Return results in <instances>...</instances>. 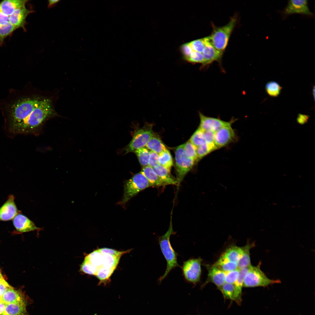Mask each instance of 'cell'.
I'll list each match as a JSON object with an SVG mask.
<instances>
[{"label":"cell","instance_id":"1","mask_svg":"<svg viewBox=\"0 0 315 315\" xmlns=\"http://www.w3.org/2000/svg\"><path fill=\"white\" fill-rule=\"evenodd\" d=\"M53 113L51 101L48 99L40 100L29 116L24 127L23 134L36 133L44 121Z\"/></svg>","mask_w":315,"mask_h":315},{"label":"cell","instance_id":"2","mask_svg":"<svg viewBox=\"0 0 315 315\" xmlns=\"http://www.w3.org/2000/svg\"><path fill=\"white\" fill-rule=\"evenodd\" d=\"M237 14L231 17L229 22L221 27H217L211 23L212 31L208 36L209 41L217 50L223 53L228 45L231 34L237 22Z\"/></svg>","mask_w":315,"mask_h":315},{"label":"cell","instance_id":"3","mask_svg":"<svg viewBox=\"0 0 315 315\" xmlns=\"http://www.w3.org/2000/svg\"><path fill=\"white\" fill-rule=\"evenodd\" d=\"M168 229L167 232L163 235L159 237V243L161 252L167 262V267L164 274L159 279L161 281L170 272L173 268L179 267L177 260V253L174 251L171 246L170 238L171 236L175 234L173 229L172 216Z\"/></svg>","mask_w":315,"mask_h":315},{"label":"cell","instance_id":"4","mask_svg":"<svg viewBox=\"0 0 315 315\" xmlns=\"http://www.w3.org/2000/svg\"><path fill=\"white\" fill-rule=\"evenodd\" d=\"M150 187L148 181L141 172L135 174L125 182L123 195L119 204L124 206L129 200L139 192Z\"/></svg>","mask_w":315,"mask_h":315},{"label":"cell","instance_id":"5","mask_svg":"<svg viewBox=\"0 0 315 315\" xmlns=\"http://www.w3.org/2000/svg\"><path fill=\"white\" fill-rule=\"evenodd\" d=\"M259 262L256 266L251 265L244 278L243 286L253 287L258 286L266 287L270 285L281 282L279 280L269 279L262 271Z\"/></svg>","mask_w":315,"mask_h":315},{"label":"cell","instance_id":"6","mask_svg":"<svg viewBox=\"0 0 315 315\" xmlns=\"http://www.w3.org/2000/svg\"><path fill=\"white\" fill-rule=\"evenodd\" d=\"M154 135L152 126L146 124L143 127L135 130L132 139L123 150L124 154L134 152L135 150L145 147Z\"/></svg>","mask_w":315,"mask_h":315},{"label":"cell","instance_id":"7","mask_svg":"<svg viewBox=\"0 0 315 315\" xmlns=\"http://www.w3.org/2000/svg\"><path fill=\"white\" fill-rule=\"evenodd\" d=\"M184 145L183 144L179 146L175 150L176 179L177 185L178 186L186 174L193 167L195 162L186 155L184 150Z\"/></svg>","mask_w":315,"mask_h":315},{"label":"cell","instance_id":"8","mask_svg":"<svg viewBox=\"0 0 315 315\" xmlns=\"http://www.w3.org/2000/svg\"><path fill=\"white\" fill-rule=\"evenodd\" d=\"M200 258L191 259L184 262L182 269L185 279L188 281L195 284L200 280L201 273Z\"/></svg>","mask_w":315,"mask_h":315},{"label":"cell","instance_id":"9","mask_svg":"<svg viewBox=\"0 0 315 315\" xmlns=\"http://www.w3.org/2000/svg\"><path fill=\"white\" fill-rule=\"evenodd\" d=\"M199 114L200 123L198 128L204 132L210 131L215 132L223 127L231 126L236 120V119H232L226 121L219 118L206 116L200 112Z\"/></svg>","mask_w":315,"mask_h":315},{"label":"cell","instance_id":"10","mask_svg":"<svg viewBox=\"0 0 315 315\" xmlns=\"http://www.w3.org/2000/svg\"><path fill=\"white\" fill-rule=\"evenodd\" d=\"M237 137L231 126L223 127L215 132V144L218 149L235 142Z\"/></svg>","mask_w":315,"mask_h":315},{"label":"cell","instance_id":"11","mask_svg":"<svg viewBox=\"0 0 315 315\" xmlns=\"http://www.w3.org/2000/svg\"><path fill=\"white\" fill-rule=\"evenodd\" d=\"M281 13L284 17L296 13L309 16L313 15L309 8L307 0H289Z\"/></svg>","mask_w":315,"mask_h":315},{"label":"cell","instance_id":"12","mask_svg":"<svg viewBox=\"0 0 315 315\" xmlns=\"http://www.w3.org/2000/svg\"><path fill=\"white\" fill-rule=\"evenodd\" d=\"M15 197L10 195L6 202L0 207V221L12 220L21 211L18 210L15 202Z\"/></svg>","mask_w":315,"mask_h":315},{"label":"cell","instance_id":"13","mask_svg":"<svg viewBox=\"0 0 315 315\" xmlns=\"http://www.w3.org/2000/svg\"><path fill=\"white\" fill-rule=\"evenodd\" d=\"M206 37L205 48L202 54L204 59V63L202 66L203 68L217 61L221 63L223 53L216 49L210 42L208 36Z\"/></svg>","mask_w":315,"mask_h":315},{"label":"cell","instance_id":"14","mask_svg":"<svg viewBox=\"0 0 315 315\" xmlns=\"http://www.w3.org/2000/svg\"><path fill=\"white\" fill-rule=\"evenodd\" d=\"M13 223L16 230L20 232H29L40 229L32 221L21 212L13 219Z\"/></svg>","mask_w":315,"mask_h":315},{"label":"cell","instance_id":"15","mask_svg":"<svg viewBox=\"0 0 315 315\" xmlns=\"http://www.w3.org/2000/svg\"><path fill=\"white\" fill-rule=\"evenodd\" d=\"M33 11L25 6H24L16 10L8 16L9 22L16 29L22 28L24 29L27 17Z\"/></svg>","mask_w":315,"mask_h":315},{"label":"cell","instance_id":"16","mask_svg":"<svg viewBox=\"0 0 315 315\" xmlns=\"http://www.w3.org/2000/svg\"><path fill=\"white\" fill-rule=\"evenodd\" d=\"M28 1L25 0H4L0 3L3 13L9 16L16 10L25 6Z\"/></svg>","mask_w":315,"mask_h":315},{"label":"cell","instance_id":"17","mask_svg":"<svg viewBox=\"0 0 315 315\" xmlns=\"http://www.w3.org/2000/svg\"><path fill=\"white\" fill-rule=\"evenodd\" d=\"M28 302V300L7 304L2 315H29L26 310Z\"/></svg>","mask_w":315,"mask_h":315},{"label":"cell","instance_id":"18","mask_svg":"<svg viewBox=\"0 0 315 315\" xmlns=\"http://www.w3.org/2000/svg\"><path fill=\"white\" fill-rule=\"evenodd\" d=\"M0 298L1 301L6 304L28 300H29V298H27L21 292L14 289L12 287L7 290L0 297Z\"/></svg>","mask_w":315,"mask_h":315},{"label":"cell","instance_id":"19","mask_svg":"<svg viewBox=\"0 0 315 315\" xmlns=\"http://www.w3.org/2000/svg\"><path fill=\"white\" fill-rule=\"evenodd\" d=\"M141 172L147 179L150 187H159L167 185L152 167L148 166L143 167Z\"/></svg>","mask_w":315,"mask_h":315},{"label":"cell","instance_id":"20","mask_svg":"<svg viewBox=\"0 0 315 315\" xmlns=\"http://www.w3.org/2000/svg\"><path fill=\"white\" fill-rule=\"evenodd\" d=\"M225 272L213 265L208 269V280L215 284L218 288L225 283Z\"/></svg>","mask_w":315,"mask_h":315},{"label":"cell","instance_id":"21","mask_svg":"<svg viewBox=\"0 0 315 315\" xmlns=\"http://www.w3.org/2000/svg\"><path fill=\"white\" fill-rule=\"evenodd\" d=\"M218 288L225 298L240 303L241 295L236 291L234 284L225 283Z\"/></svg>","mask_w":315,"mask_h":315},{"label":"cell","instance_id":"22","mask_svg":"<svg viewBox=\"0 0 315 315\" xmlns=\"http://www.w3.org/2000/svg\"><path fill=\"white\" fill-rule=\"evenodd\" d=\"M154 171L167 185H177L176 178L171 175L170 170L159 164L153 168Z\"/></svg>","mask_w":315,"mask_h":315},{"label":"cell","instance_id":"23","mask_svg":"<svg viewBox=\"0 0 315 315\" xmlns=\"http://www.w3.org/2000/svg\"><path fill=\"white\" fill-rule=\"evenodd\" d=\"M254 245L253 244L248 243L245 246L241 247L242 253L241 258L237 263L238 269H241L251 265L250 251Z\"/></svg>","mask_w":315,"mask_h":315},{"label":"cell","instance_id":"24","mask_svg":"<svg viewBox=\"0 0 315 315\" xmlns=\"http://www.w3.org/2000/svg\"><path fill=\"white\" fill-rule=\"evenodd\" d=\"M242 253L241 247L233 246L227 249L221 256L230 262L238 263L241 258Z\"/></svg>","mask_w":315,"mask_h":315},{"label":"cell","instance_id":"25","mask_svg":"<svg viewBox=\"0 0 315 315\" xmlns=\"http://www.w3.org/2000/svg\"><path fill=\"white\" fill-rule=\"evenodd\" d=\"M146 147L158 154L167 149L160 139L153 135L148 141Z\"/></svg>","mask_w":315,"mask_h":315},{"label":"cell","instance_id":"26","mask_svg":"<svg viewBox=\"0 0 315 315\" xmlns=\"http://www.w3.org/2000/svg\"><path fill=\"white\" fill-rule=\"evenodd\" d=\"M213 265L225 272L238 268L237 262H230L222 256Z\"/></svg>","mask_w":315,"mask_h":315},{"label":"cell","instance_id":"27","mask_svg":"<svg viewBox=\"0 0 315 315\" xmlns=\"http://www.w3.org/2000/svg\"><path fill=\"white\" fill-rule=\"evenodd\" d=\"M84 259L88 260L94 266L97 267L98 269L102 265L103 255L98 249L88 255Z\"/></svg>","mask_w":315,"mask_h":315},{"label":"cell","instance_id":"28","mask_svg":"<svg viewBox=\"0 0 315 315\" xmlns=\"http://www.w3.org/2000/svg\"><path fill=\"white\" fill-rule=\"evenodd\" d=\"M133 152L136 155L141 165L144 167L148 165L150 151L146 147L137 150Z\"/></svg>","mask_w":315,"mask_h":315},{"label":"cell","instance_id":"29","mask_svg":"<svg viewBox=\"0 0 315 315\" xmlns=\"http://www.w3.org/2000/svg\"><path fill=\"white\" fill-rule=\"evenodd\" d=\"M102 264L101 267L106 268H116L120 257L109 254H102Z\"/></svg>","mask_w":315,"mask_h":315},{"label":"cell","instance_id":"30","mask_svg":"<svg viewBox=\"0 0 315 315\" xmlns=\"http://www.w3.org/2000/svg\"><path fill=\"white\" fill-rule=\"evenodd\" d=\"M160 164L170 170L173 165V160L171 154L167 149L159 154Z\"/></svg>","mask_w":315,"mask_h":315},{"label":"cell","instance_id":"31","mask_svg":"<svg viewBox=\"0 0 315 315\" xmlns=\"http://www.w3.org/2000/svg\"><path fill=\"white\" fill-rule=\"evenodd\" d=\"M218 149L215 145H210L204 142L197 148L198 160L201 159L211 152Z\"/></svg>","mask_w":315,"mask_h":315},{"label":"cell","instance_id":"32","mask_svg":"<svg viewBox=\"0 0 315 315\" xmlns=\"http://www.w3.org/2000/svg\"><path fill=\"white\" fill-rule=\"evenodd\" d=\"M16 29L9 22L0 24V42L2 43L7 36Z\"/></svg>","mask_w":315,"mask_h":315},{"label":"cell","instance_id":"33","mask_svg":"<svg viewBox=\"0 0 315 315\" xmlns=\"http://www.w3.org/2000/svg\"><path fill=\"white\" fill-rule=\"evenodd\" d=\"M265 88L266 92L269 96L276 97L280 93L282 88L277 82L270 81L266 83Z\"/></svg>","mask_w":315,"mask_h":315},{"label":"cell","instance_id":"34","mask_svg":"<svg viewBox=\"0 0 315 315\" xmlns=\"http://www.w3.org/2000/svg\"><path fill=\"white\" fill-rule=\"evenodd\" d=\"M189 141L196 147H197L205 142L204 132L198 128L191 137Z\"/></svg>","mask_w":315,"mask_h":315},{"label":"cell","instance_id":"35","mask_svg":"<svg viewBox=\"0 0 315 315\" xmlns=\"http://www.w3.org/2000/svg\"><path fill=\"white\" fill-rule=\"evenodd\" d=\"M251 265L240 269L239 276L234 284L236 291L240 295H242V288L244 278Z\"/></svg>","mask_w":315,"mask_h":315},{"label":"cell","instance_id":"36","mask_svg":"<svg viewBox=\"0 0 315 315\" xmlns=\"http://www.w3.org/2000/svg\"><path fill=\"white\" fill-rule=\"evenodd\" d=\"M115 269L101 267L98 268L96 276L101 282H103L108 280Z\"/></svg>","mask_w":315,"mask_h":315},{"label":"cell","instance_id":"37","mask_svg":"<svg viewBox=\"0 0 315 315\" xmlns=\"http://www.w3.org/2000/svg\"><path fill=\"white\" fill-rule=\"evenodd\" d=\"M184 145V150L186 155L195 161L198 160L197 147L189 141Z\"/></svg>","mask_w":315,"mask_h":315},{"label":"cell","instance_id":"38","mask_svg":"<svg viewBox=\"0 0 315 315\" xmlns=\"http://www.w3.org/2000/svg\"><path fill=\"white\" fill-rule=\"evenodd\" d=\"M98 269L88 260L85 259L80 266V270L85 274L96 275Z\"/></svg>","mask_w":315,"mask_h":315},{"label":"cell","instance_id":"39","mask_svg":"<svg viewBox=\"0 0 315 315\" xmlns=\"http://www.w3.org/2000/svg\"><path fill=\"white\" fill-rule=\"evenodd\" d=\"M206 37L193 41L189 43L193 51L202 53L205 48Z\"/></svg>","mask_w":315,"mask_h":315},{"label":"cell","instance_id":"40","mask_svg":"<svg viewBox=\"0 0 315 315\" xmlns=\"http://www.w3.org/2000/svg\"><path fill=\"white\" fill-rule=\"evenodd\" d=\"M185 60L190 63L201 64L202 65L204 63V59L202 54L194 51H193L190 55Z\"/></svg>","mask_w":315,"mask_h":315},{"label":"cell","instance_id":"41","mask_svg":"<svg viewBox=\"0 0 315 315\" xmlns=\"http://www.w3.org/2000/svg\"><path fill=\"white\" fill-rule=\"evenodd\" d=\"M225 273V283L234 284L239 276L240 269L237 268Z\"/></svg>","mask_w":315,"mask_h":315},{"label":"cell","instance_id":"42","mask_svg":"<svg viewBox=\"0 0 315 315\" xmlns=\"http://www.w3.org/2000/svg\"><path fill=\"white\" fill-rule=\"evenodd\" d=\"M98 250L102 254H109L116 256L121 257L122 255L128 253L130 250L125 251H119L112 249L102 248L98 249Z\"/></svg>","mask_w":315,"mask_h":315},{"label":"cell","instance_id":"43","mask_svg":"<svg viewBox=\"0 0 315 315\" xmlns=\"http://www.w3.org/2000/svg\"><path fill=\"white\" fill-rule=\"evenodd\" d=\"M159 164V154L150 150L148 166L153 168Z\"/></svg>","mask_w":315,"mask_h":315},{"label":"cell","instance_id":"44","mask_svg":"<svg viewBox=\"0 0 315 315\" xmlns=\"http://www.w3.org/2000/svg\"><path fill=\"white\" fill-rule=\"evenodd\" d=\"M214 134L215 132L211 131L204 132L205 142L210 145L216 146L214 141Z\"/></svg>","mask_w":315,"mask_h":315},{"label":"cell","instance_id":"45","mask_svg":"<svg viewBox=\"0 0 315 315\" xmlns=\"http://www.w3.org/2000/svg\"><path fill=\"white\" fill-rule=\"evenodd\" d=\"M181 49L185 59L188 57L193 51L189 43L182 45Z\"/></svg>","mask_w":315,"mask_h":315},{"label":"cell","instance_id":"46","mask_svg":"<svg viewBox=\"0 0 315 315\" xmlns=\"http://www.w3.org/2000/svg\"><path fill=\"white\" fill-rule=\"evenodd\" d=\"M3 279H0V297L9 288H12Z\"/></svg>","mask_w":315,"mask_h":315},{"label":"cell","instance_id":"47","mask_svg":"<svg viewBox=\"0 0 315 315\" xmlns=\"http://www.w3.org/2000/svg\"><path fill=\"white\" fill-rule=\"evenodd\" d=\"M309 116L306 115L299 114L297 118V121L300 124H304L308 121Z\"/></svg>","mask_w":315,"mask_h":315},{"label":"cell","instance_id":"48","mask_svg":"<svg viewBox=\"0 0 315 315\" xmlns=\"http://www.w3.org/2000/svg\"><path fill=\"white\" fill-rule=\"evenodd\" d=\"M9 22L8 16L5 15L0 8V24Z\"/></svg>","mask_w":315,"mask_h":315},{"label":"cell","instance_id":"49","mask_svg":"<svg viewBox=\"0 0 315 315\" xmlns=\"http://www.w3.org/2000/svg\"><path fill=\"white\" fill-rule=\"evenodd\" d=\"M6 304L1 302L0 303V315H2L5 309Z\"/></svg>","mask_w":315,"mask_h":315},{"label":"cell","instance_id":"50","mask_svg":"<svg viewBox=\"0 0 315 315\" xmlns=\"http://www.w3.org/2000/svg\"><path fill=\"white\" fill-rule=\"evenodd\" d=\"M59 0H49L48 2V7L49 8L53 6L54 5L56 4Z\"/></svg>","mask_w":315,"mask_h":315},{"label":"cell","instance_id":"51","mask_svg":"<svg viewBox=\"0 0 315 315\" xmlns=\"http://www.w3.org/2000/svg\"><path fill=\"white\" fill-rule=\"evenodd\" d=\"M314 93H315V87H314H314H313V94L314 98H314H315Z\"/></svg>","mask_w":315,"mask_h":315},{"label":"cell","instance_id":"52","mask_svg":"<svg viewBox=\"0 0 315 315\" xmlns=\"http://www.w3.org/2000/svg\"><path fill=\"white\" fill-rule=\"evenodd\" d=\"M3 278L1 271L0 270V279Z\"/></svg>","mask_w":315,"mask_h":315},{"label":"cell","instance_id":"53","mask_svg":"<svg viewBox=\"0 0 315 315\" xmlns=\"http://www.w3.org/2000/svg\"><path fill=\"white\" fill-rule=\"evenodd\" d=\"M2 302V301H1V299L0 297V302Z\"/></svg>","mask_w":315,"mask_h":315}]
</instances>
